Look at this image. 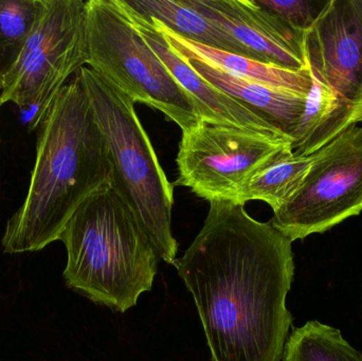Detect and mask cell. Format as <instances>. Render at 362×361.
<instances>
[{"label":"cell","mask_w":362,"mask_h":361,"mask_svg":"<svg viewBox=\"0 0 362 361\" xmlns=\"http://www.w3.org/2000/svg\"><path fill=\"white\" fill-rule=\"evenodd\" d=\"M293 242L245 205L212 201L175 262L193 296L213 361H281L293 324Z\"/></svg>","instance_id":"6da1fadb"},{"label":"cell","mask_w":362,"mask_h":361,"mask_svg":"<svg viewBox=\"0 0 362 361\" xmlns=\"http://www.w3.org/2000/svg\"><path fill=\"white\" fill-rule=\"evenodd\" d=\"M38 129L29 191L2 237L6 254L44 249L59 239L87 199L112 187L107 142L78 73L59 91Z\"/></svg>","instance_id":"7a4b0ae2"},{"label":"cell","mask_w":362,"mask_h":361,"mask_svg":"<svg viewBox=\"0 0 362 361\" xmlns=\"http://www.w3.org/2000/svg\"><path fill=\"white\" fill-rule=\"evenodd\" d=\"M59 241L67 250L66 284L93 302L125 313L152 290L160 256L112 187L76 210Z\"/></svg>","instance_id":"3957f363"},{"label":"cell","mask_w":362,"mask_h":361,"mask_svg":"<svg viewBox=\"0 0 362 361\" xmlns=\"http://www.w3.org/2000/svg\"><path fill=\"white\" fill-rule=\"evenodd\" d=\"M78 74L107 142L112 188L129 206L161 260L175 264L174 187L159 163L135 102L88 66Z\"/></svg>","instance_id":"277c9868"},{"label":"cell","mask_w":362,"mask_h":361,"mask_svg":"<svg viewBox=\"0 0 362 361\" xmlns=\"http://www.w3.org/2000/svg\"><path fill=\"white\" fill-rule=\"evenodd\" d=\"M86 33L89 68L135 103L163 112L182 133L202 124L195 102L140 35L121 0L86 1Z\"/></svg>","instance_id":"5b68a950"},{"label":"cell","mask_w":362,"mask_h":361,"mask_svg":"<svg viewBox=\"0 0 362 361\" xmlns=\"http://www.w3.org/2000/svg\"><path fill=\"white\" fill-rule=\"evenodd\" d=\"M88 63L86 1L46 0V11L18 63L6 76L0 105L12 102L32 112L37 129L66 81Z\"/></svg>","instance_id":"8992f818"},{"label":"cell","mask_w":362,"mask_h":361,"mask_svg":"<svg viewBox=\"0 0 362 361\" xmlns=\"http://www.w3.org/2000/svg\"><path fill=\"white\" fill-rule=\"evenodd\" d=\"M291 144L280 134L202 123L182 133L177 184L209 203H238L252 178L291 150Z\"/></svg>","instance_id":"52a82bcc"},{"label":"cell","mask_w":362,"mask_h":361,"mask_svg":"<svg viewBox=\"0 0 362 361\" xmlns=\"http://www.w3.org/2000/svg\"><path fill=\"white\" fill-rule=\"evenodd\" d=\"M362 212V127L355 124L315 153L297 194L270 223L291 242L327 232Z\"/></svg>","instance_id":"ba28073f"},{"label":"cell","mask_w":362,"mask_h":361,"mask_svg":"<svg viewBox=\"0 0 362 361\" xmlns=\"http://www.w3.org/2000/svg\"><path fill=\"white\" fill-rule=\"evenodd\" d=\"M313 76L362 117V0H331L304 40Z\"/></svg>","instance_id":"9c48e42d"},{"label":"cell","mask_w":362,"mask_h":361,"mask_svg":"<svg viewBox=\"0 0 362 361\" xmlns=\"http://www.w3.org/2000/svg\"><path fill=\"white\" fill-rule=\"evenodd\" d=\"M187 4L248 49L257 61L289 71L308 69L305 35L293 31L255 0H187Z\"/></svg>","instance_id":"30bf717a"},{"label":"cell","mask_w":362,"mask_h":361,"mask_svg":"<svg viewBox=\"0 0 362 361\" xmlns=\"http://www.w3.org/2000/svg\"><path fill=\"white\" fill-rule=\"evenodd\" d=\"M121 1L140 35L158 55L181 88L194 100L202 123L243 127L283 135L246 106L213 86L169 44L165 34L154 21L134 12L127 6L124 0Z\"/></svg>","instance_id":"8fae6325"},{"label":"cell","mask_w":362,"mask_h":361,"mask_svg":"<svg viewBox=\"0 0 362 361\" xmlns=\"http://www.w3.org/2000/svg\"><path fill=\"white\" fill-rule=\"evenodd\" d=\"M153 21L165 34L169 44L200 76L291 139L303 114L308 95L276 88L228 73L196 55L178 40L173 32L157 21Z\"/></svg>","instance_id":"7c38bea8"},{"label":"cell","mask_w":362,"mask_h":361,"mask_svg":"<svg viewBox=\"0 0 362 361\" xmlns=\"http://www.w3.org/2000/svg\"><path fill=\"white\" fill-rule=\"evenodd\" d=\"M312 80L303 114L291 135V148L296 157L312 156L342 131L361 122V114L354 107L313 74Z\"/></svg>","instance_id":"4fadbf2b"},{"label":"cell","mask_w":362,"mask_h":361,"mask_svg":"<svg viewBox=\"0 0 362 361\" xmlns=\"http://www.w3.org/2000/svg\"><path fill=\"white\" fill-rule=\"evenodd\" d=\"M134 12L153 19L185 40L257 61L252 53L187 0H124Z\"/></svg>","instance_id":"5bb4252c"},{"label":"cell","mask_w":362,"mask_h":361,"mask_svg":"<svg viewBox=\"0 0 362 361\" xmlns=\"http://www.w3.org/2000/svg\"><path fill=\"white\" fill-rule=\"evenodd\" d=\"M174 33V32H173ZM175 34V33H174ZM178 40L196 55L216 66L219 69L240 78L284 90L308 95L312 87V73L310 68L301 72L289 71L276 66L247 59L242 55L225 52L210 47L196 44L177 35Z\"/></svg>","instance_id":"9a60e30c"},{"label":"cell","mask_w":362,"mask_h":361,"mask_svg":"<svg viewBox=\"0 0 362 361\" xmlns=\"http://www.w3.org/2000/svg\"><path fill=\"white\" fill-rule=\"evenodd\" d=\"M314 160L315 154L296 157L291 150H287L252 178L240 195L238 203L264 201L274 213L297 194Z\"/></svg>","instance_id":"2e32d148"},{"label":"cell","mask_w":362,"mask_h":361,"mask_svg":"<svg viewBox=\"0 0 362 361\" xmlns=\"http://www.w3.org/2000/svg\"><path fill=\"white\" fill-rule=\"evenodd\" d=\"M46 11V0H0V89Z\"/></svg>","instance_id":"e0dca14e"},{"label":"cell","mask_w":362,"mask_h":361,"mask_svg":"<svg viewBox=\"0 0 362 361\" xmlns=\"http://www.w3.org/2000/svg\"><path fill=\"white\" fill-rule=\"evenodd\" d=\"M283 361H362L338 329L317 320L295 328L285 343Z\"/></svg>","instance_id":"ac0fdd59"},{"label":"cell","mask_w":362,"mask_h":361,"mask_svg":"<svg viewBox=\"0 0 362 361\" xmlns=\"http://www.w3.org/2000/svg\"><path fill=\"white\" fill-rule=\"evenodd\" d=\"M298 33L305 35L331 0H255Z\"/></svg>","instance_id":"d6986e66"},{"label":"cell","mask_w":362,"mask_h":361,"mask_svg":"<svg viewBox=\"0 0 362 361\" xmlns=\"http://www.w3.org/2000/svg\"><path fill=\"white\" fill-rule=\"evenodd\" d=\"M361 122H362V117H361Z\"/></svg>","instance_id":"ffe728a7"},{"label":"cell","mask_w":362,"mask_h":361,"mask_svg":"<svg viewBox=\"0 0 362 361\" xmlns=\"http://www.w3.org/2000/svg\"><path fill=\"white\" fill-rule=\"evenodd\" d=\"M0 106H1V105H0Z\"/></svg>","instance_id":"44dd1931"}]
</instances>
